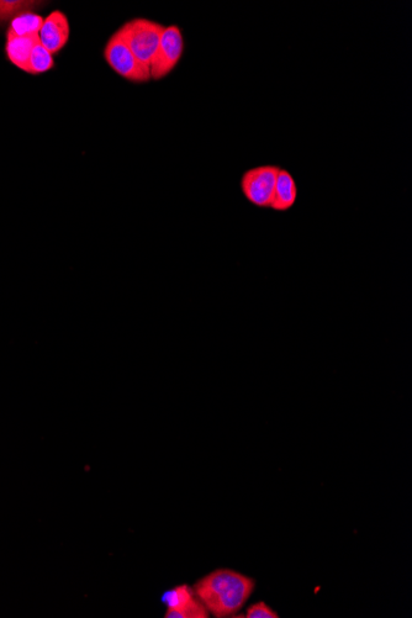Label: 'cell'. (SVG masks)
Returning a JSON list of instances; mask_svg holds the SVG:
<instances>
[{"mask_svg":"<svg viewBox=\"0 0 412 618\" xmlns=\"http://www.w3.org/2000/svg\"><path fill=\"white\" fill-rule=\"evenodd\" d=\"M193 589L209 615L234 617L250 600L256 581L236 570L216 569L198 580Z\"/></svg>","mask_w":412,"mask_h":618,"instance_id":"1","label":"cell"},{"mask_svg":"<svg viewBox=\"0 0 412 618\" xmlns=\"http://www.w3.org/2000/svg\"><path fill=\"white\" fill-rule=\"evenodd\" d=\"M137 60L149 67L157 54L165 25L149 19L137 18L120 28Z\"/></svg>","mask_w":412,"mask_h":618,"instance_id":"2","label":"cell"},{"mask_svg":"<svg viewBox=\"0 0 412 618\" xmlns=\"http://www.w3.org/2000/svg\"><path fill=\"white\" fill-rule=\"evenodd\" d=\"M104 57L112 70L128 81L132 83L151 81L150 68L137 60L120 29L109 39L105 46Z\"/></svg>","mask_w":412,"mask_h":618,"instance_id":"3","label":"cell"},{"mask_svg":"<svg viewBox=\"0 0 412 618\" xmlns=\"http://www.w3.org/2000/svg\"><path fill=\"white\" fill-rule=\"evenodd\" d=\"M281 167L264 165L247 169L242 174L240 188L248 203L260 209L271 208L274 189Z\"/></svg>","mask_w":412,"mask_h":618,"instance_id":"4","label":"cell"},{"mask_svg":"<svg viewBox=\"0 0 412 618\" xmlns=\"http://www.w3.org/2000/svg\"><path fill=\"white\" fill-rule=\"evenodd\" d=\"M184 52V39L177 25L165 26L160 47L150 66L151 79L160 81L178 66Z\"/></svg>","mask_w":412,"mask_h":618,"instance_id":"5","label":"cell"},{"mask_svg":"<svg viewBox=\"0 0 412 618\" xmlns=\"http://www.w3.org/2000/svg\"><path fill=\"white\" fill-rule=\"evenodd\" d=\"M166 618H208V610L189 585L174 586L162 596Z\"/></svg>","mask_w":412,"mask_h":618,"instance_id":"6","label":"cell"},{"mask_svg":"<svg viewBox=\"0 0 412 618\" xmlns=\"http://www.w3.org/2000/svg\"><path fill=\"white\" fill-rule=\"evenodd\" d=\"M70 35L71 26L66 14H63L60 10H55L44 19L39 40L40 44L54 56L67 45Z\"/></svg>","mask_w":412,"mask_h":618,"instance_id":"7","label":"cell"},{"mask_svg":"<svg viewBox=\"0 0 412 618\" xmlns=\"http://www.w3.org/2000/svg\"><path fill=\"white\" fill-rule=\"evenodd\" d=\"M299 189L297 181L293 174L287 169H281L278 174L276 189H274V197L271 208L277 213H287L297 204Z\"/></svg>","mask_w":412,"mask_h":618,"instance_id":"8","label":"cell"},{"mask_svg":"<svg viewBox=\"0 0 412 618\" xmlns=\"http://www.w3.org/2000/svg\"><path fill=\"white\" fill-rule=\"evenodd\" d=\"M39 42V36H30V38H21L13 34H7V45L5 51L9 61L17 66L19 70L29 73L30 57L34 47Z\"/></svg>","mask_w":412,"mask_h":618,"instance_id":"9","label":"cell"},{"mask_svg":"<svg viewBox=\"0 0 412 618\" xmlns=\"http://www.w3.org/2000/svg\"><path fill=\"white\" fill-rule=\"evenodd\" d=\"M42 24H44V18H42L41 15L26 13L10 21L8 33L21 36V38L39 36Z\"/></svg>","mask_w":412,"mask_h":618,"instance_id":"10","label":"cell"},{"mask_svg":"<svg viewBox=\"0 0 412 618\" xmlns=\"http://www.w3.org/2000/svg\"><path fill=\"white\" fill-rule=\"evenodd\" d=\"M44 3L35 0H0V24L8 23L20 15L34 13Z\"/></svg>","mask_w":412,"mask_h":618,"instance_id":"11","label":"cell"},{"mask_svg":"<svg viewBox=\"0 0 412 618\" xmlns=\"http://www.w3.org/2000/svg\"><path fill=\"white\" fill-rule=\"evenodd\" d=\"M55 66L54 56L40 44L35 45L33 52H31L29 73L31 75H41L52 70Z\"/></svg>","mask_w":412,"mask_h":618,"instance_id":"12","label":"cell"},{"mask_svg":"<svg viewBox=\"0 0 412 618\" xmlns=\"http://www.w3.org/2000/svg\"><path fill=\"white\" fill-rule=\"evenodd\" d=\"M247 618H278V612L274 611L266 602H257L248 607L246 612Z\"/></svg>","mask_w":412,"mask_h":618,"instance_id":"13","label":"cell"}]
</instances>
